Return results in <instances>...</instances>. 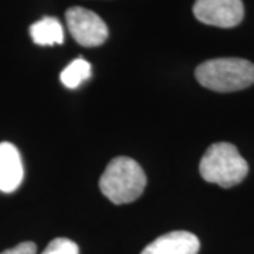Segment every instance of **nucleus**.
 Here are the masks:
<instances>
[{
    "mask_svg": "<svg viewBox=\"0 0 254 254\" xmlns=\"http://www.w3.org/2000/svg\"><path fill=\"white\" fill-rule=\"evenodd\" d=\"M147 177L137 161L116 157L106 167L99 181L102 193L115 205L134 202L144 192Z\"/></svg>",
    "mask_w": 254,
    "mask_h": 254,
    "instance_id": "obj_1",
    "label": "nucleus"
},
{
    "mask_svg": "<svg viewBox=\"0 0 254 254\" xmlns=\"http://www.w3.org/2000/svg\"><path fill=\"white\" fill-rule=\"evenodd\" d=\"M195 76L210 91H242L254 83V64L243 58H215L200 64Z\"/></svg>",
    "mask_w": 254,
    "mask_h": 254,
    "instance_id": "obj_2",
    "label": "nucleus"
},
{
    "mask_svg": "<svg viewBox=\"0 0 254 254\" xmlns=\"http://www.w3.org/2000/svg\"><path fill=\"white\" fill-rule=\"evenodd\" d=\"M200 177L222 188H232L245 180L249 164L240 155L236 145L215 143L209 147L199 164Z\"/></svg>",
    "mask_w": 254,
    "mask_h": 254,
    "instance_id": "obj_3",
    "label": "nucleus"
},
{
    "mask_svg": "<svg viewBox=\"0 0 254 254\" xmlns=\"http://www.w3.org/2000/svg\"><path fill=\"white\" fill-rule=\"evenodd\" d=\"M65 20L71 36L79 46L99 47L109 37L106 23L91 10L71 7L65 13Z\"/></svg>",
    "mask_w": 254,
    "mask_h": 254,
    "instance_id": "obj_4",
    "label": "nucleus"
},
{
    "mask_svg": "<svg viewBox=\"0 0 254 254\" xmlns=\"http://www.w3.org/2000/svg\"><path fill=\"white\" fill-rule=\"evenodd\" d=\"M193 16L208 26L232 28L242 23L245 6L242 0H195Z\"/></svg>",
    "mask_w": 254,
    "mask_h": 254,
    "instance_id": "obj_5",
    "label": "nucleus"
},
{
    "mask_svg": "<svg viewBox=\"0 0 254 254\" xmlns=\"http://www.w3.org/2000/svg\"><path fill=\"white\" fill-rule=\"evenodd\" d=\"M199 239L190 232L175 230L155 239L141 254H198Z\"/></svg>",
    "mask_w": 254,
    "mask_h": 254,
    "instance_id": "obj_6",
    "label": "nucleus"
},
{
    "mask_svg": "<svg viewBox=\"0 0 254 254\" xmlns=\"http://www.w3.org/2000/svg\"><path fill=\"white\" fill-rule=\"evenodd\" d=\"M24 168L17 147L11 143H0V190L10 193L21 185Z\"/></svg>",
    "mask_w": 254,
    "mask_h": 254,
    "instance_id": "obj_7",
    "label": "nucleus"
},
{
    "mask_svg": "<svg viewBox=\"0 0 254 254\" xmlns=\"http://www.w3.org/2000/svg\"><path fill=\"white\" fill-rule=\"evenodd\" d=\"M30 36L37 46H55L63 44L64 36L63 24L55 17H43L30 27Z\"/></svg>",
    "mask_w": 254,
    "mask_h": 254,
    "instance_id": "obj_8",
    "label": "nucleus"
},
{
    "mask_svg": "<svg viewBox=\"0 0 254 254\" xmlns=\"http://www.w3.org/2000/svg\"><path fill=\"white\" fill-rule=\"evenodd\" d=\"M92 75V66L83 58H76L61 72V82L68 89H76L82 82L88 81Z\"/></svg>",
    "mask_w": 254,
    "mask_h": 254,
    "instance_id": "obj_9",
    "label": "nucleus"
},
{
    "mask_svg": "<svg viewBox=\"0 0 254 254\" xmlns=\"http://www.w3.org/2000/svg\"><path fill=\"white\" fill-rule=\"evenodd\" d=\"M41 254H79V249L72 240L66 237H58L50 242Z\"/></svg>",
    "mask_w": 254,
    "mask_h": 254,
    "instance_id": "obj_10",
    "label": "nucleus"
},
{
    "mask_svg": "<svg viewBox=\"0 0 254 254\" xmlns=\"http://www.w3.org/2000/svg\"><path fill=\"white\" fill-rule=\"evenodd\" d=\"M37 253V246L33 242H23L13 249L4 250L0 254H36Z\"/></svg>",
    "mask_w": 254,
    "mask_h": 254,
    "instance_id": "obj_11",
    "label": "nucleus"
}]
</instances>
